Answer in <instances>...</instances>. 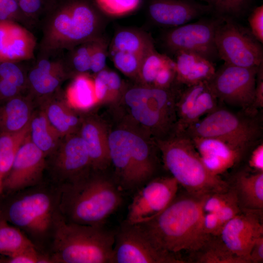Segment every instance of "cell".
Listing matches in <instances>:
<instances>
[{
	"label": "cell",
	"mask_w": 263,
	"mask_h": 263,
	"mask_svg": "<svg viewBox=\"0 0 263 263\" xmlns=\"http://www.w3.org/2000/svg\"><path fill=\"white\" fill-rule=\"evenodd\" d=\"M60 193V187L44 179L35 186L1 194V217L20 229L39 251L46 255L57 224L62 218Z\"/></svg>",
	"instance_id": "1"
},
{
	"label": "cell",
	"mask_w": 263,
	"mask_h": 263,
	"mask_svg": "<svg viewBox=\"0 0 263 263\" xmlns=\"http://www.w3.org/2000/svg\"><path fill=\"white\" fill-rule=\"evenodd\" d=\"M208 195L177 192L161 213L140 225L162 249L181 258L183 252L191 257L212 237L203 227V205Z\"/></svg>",
	"instance_id": "2"
},
{
	"label": "cell",
	"mask_w": 263,
	"mask_h": 263,
	"mask_svg": "<svg viewBox=\"0 0 263 263\" xmlns=\"http://www.w3.org/2000/svg\"><path fill=\"white\" fill-rule=\"evenodd\" d=\"M91 169L60 187V211L67 223L105 225L121 207L123 191L113 175Z\"/></svg>",
	"instance_id": "3"
},
{
	"label": "cell",
	"mask_w": 263,
	"mask_h": 263,
	"mask_svg": "<svg viewBox=\"0 0 263 263\" xmlns=\"http://www.w3.org/2000/svg\"><path fill=\"white\" fill-rule=\"evenodd\" d=\"M115 230L66 222L56 227L46 255L52 263H112Z\"/></svg>",
	"instance_id": "4"
},
{
	"label": "cell",
	"mask_w": 263,
	"mask_h": 263,
	"mask_svg": "<svg viewBox=\"0 0 263 263\" xmlns=\"http://www.w3.org/2000/svg\"><path fill=\"white\" fill-rule=\"evenodd\" d=\"M155 141L165 168L186 192L201 195L229 188L228 182L207 169L189 137L173 132Z\"/></svg>",
	"instance_id": "5"
},
{
	"label": "cell",
	"mask_w": 263,
	"mask_h": 263,
	"mask_svg": "<svg viewBox=\"0 0 263 263\" xmlns=\"http://www.w3.org/2000/svg\"><path fill=\"white\" fill-rule=\"evenodd\" d=\"M176 93L171 89L135 83L127 85L119 103L131 119L129 124L151 138H165L174 132L176 122Z\"/></svg>",
	"instance_id": "6"
},
{
	"label": "cell",
	"mask_w": 263,
	"mask_h": 263,
	"mask_svg": "<svg viewBox=\"0 0 263 263\" xmlns=\"http://www.w3.org/2000/svg\"><path fill=\"white\" fill-rule=\"evenodd\" d=\"M102 13L89 0H62L45 25L43 49L49 52L71 49L101 35Z\"/></svg>",
	"instance_id": "7"
},
{
	"label": "cell",
	"mask_w": 263,
	"mask_h": 263,
	"mask_svg": "<svg viewBox=\"0 0 263 263\" xmlns=\"http://www.w3.org/2000/svg\"><path fill=\"white\" fill-rule=\"evenodd\" d=\"M111 165L122 190L137 189V180L152 168L155 152L151 139L134 126L122 124L109 133Z\"/></svg>",
	"instance_id": "8"
},
{
	"label": "cell",
	"mask_w": 263,
	"mask_h": 263,
	"mask_svg": "<svg viewBox=\"0 0 263 263\" xmlns=\"http://www.w3.org/2000/svg\"><path fill=\"white\" fill-rule=\"evenodd\" d=\"M257 116L218 107L182 133L189 137L218 138L244 153L262 136L263 127Z\"/></svg>",
	"instance_id": "9"
},
{
	"label": "cell",
	"mask_w": 263,
	"mask_h": 263,
	"mask_svg": "<svg viewBox=\"0 0 263 263\" xmlns=\"http://www.w3.org/2000/svg\"><path fill=\"white\" fill-rule=\"evenodd\" d=\"M181 257L160 247L141 225L124 221L115 233L112 263H184Z\"/></svg>",
	"instance_id": "10"
},
{
	"label": "cell",
	"mask_w": 263,
	"mask_h": 263,
	"mask_svg": "<svg viewBox=\"0 0 263 263\" xmlns=\"http://www.w3.org/2000/svg\"><path fill=\"white\" fill-rule=\"evenodd\" d=\"M214 41L218 57L225 64L253 67L263 63L261 43L250 31L234 22L229 16H220Z\"/></svg>",
	"instance_id": "11"
},
{
	"label": "cell",
	"mask_w": 263,
	"mask_h": 263,
	"mask_svg": "<svg viewBox=\"0 0 263 263\" xmlns=\"http://www.w3.org/2000/svg\"><path fill=\"white\" fill-rule=\"evenodd\" d=\"M46 161L45 179L60 187L92 168L86 145L79 132L63 137Z\"/></svg>",
	"instance_id": "12"
},
{
	"label": "cell",
	"mask_w": 263,
	"mask_h": 263,
	"mask_svg": "<svg viewBox=\"0 0 263 263\" xmlns=\"http://www.w3.org/2000/svg\"><path fill=\"white\" fill-rule=\"evenodd\" d=\"M259 66L243 67L224 63L215 71L209 84L219 100L250 114Z\"/></svg>",
	"instance_id": "13"
},
{
	"label": "cell",
	"mask_w": 263,
	"mask_h": 263,
	"mask_svg": "<svg viewBox=\"0 0 263 263\" xmlns=\"http://www.w3.org/2000/svg\"><path fill=\"white\" fill-rule=\"evenodd\" d=\"M178 185L172 176L153 178L136 190L124 221L131 225L150 221L173 200Z\"/></svg>",
	"instance_id": "14"
},
{
	"label": "cell",
	"mask_w": 263,
	"mask_h": 263,
	"mask_svg": "<svg viewBox=\"0 0 263 263\" xmlns=\"http://www.w3.org/2000/svg\"><path fill=\"white\" fill-rule=\"evenodd\" d=\"M220 20V17L202 19L172 28L164 35L163 44L174 54L180 51L192 52L212 62L218 57L214 37Z\"/></svg>",
	"instance_id": "15"
},
{
	"label": "cell",
	"mask_w": 263,
	"mask_h": 263,
	"mask_svg": "<svg viewBox=\"0 0 263 263\" xmlns=\"http://www.w3.org/2000/svg\"><path fill=\"white\" fill-rule=\"evenodd\" d=\"M46 166L45 155L31 142L29 135L2 178V194L11 193L42 182Z\"/></svg>",
	"instance_id": "16"
},
{
	"label": "cell",
	"mask_w": 263,
	"mask_h": 263,
	"mask_svg": "<svg viewBox=\"0 0 263 263\" xmlns=\"http://www.w3.org/2000/svg\"><path fill=\"white\" fill-rule=\"evenodd\" d=\"M262 211L242 210L225 224L219 235L227 249L246 263L254 242L263 236Z\"/></svg>",
	"instance_id": "17"
},
{
	"label": "cell",
	"mask_w": 263,
	"mask_h": 263,
	"mask_svg": "<svg viewBox=\"0 0 263 263\" xmlns=\"http://www.w3.org/2000/svg\"><path fill=\"white\" fill-rule=\"evenodd\" d=\"M213 11L211 6L194 0H150L148 13L155 24L175 27Z\"/></svg>",
	"instance_id": "18"
},
{
	"label": "cell",
	"mask_w": 263,
	"mask_h": 263,
	"mask_svg": "<svg viewBox=\"0 0 263 263\" xmlns=\"http://www.w3.org/2000/svg\"><path fill=\"white\" fill-rule=\"evenodd\" d=\"M207 169L220 176L233 167L244 153L225 141L213 137H190Z\"/></svg>",
	"instance_id": "19"
},
{
	"label": "cell",
	"mask_w": 263,
	"mask_h": 263,
	"mask_svg": "<svg viewBox=\"0 0 263 263\" xmlns=\"http://www.w3.org/2000/svg\"><path fill=\"white\" fill-rule=\"evenodd\" d=\"M33 35L13 20H0V62L19 61L34 56Z\"/></svg>",
	"instance_id": "20"
},
{
	"label": "cell",
	"mask_w": 263,
	"mask_h": 263,
	"mask_svg": "<svg viewBox=\"0 0 263 263\" xmlns=\"http://www.w3.org/2000/svg\"><path fill=\"white\" fill-rule=\"evenodd\" d=\"M79 133L86 145L92 169L105 170L111 165L109 133L105 124L93 115L82 117Z\"/></svg>",
	"instance_id": "21"
},
{
	"label": "cell",
	"mask_w": 263,
	"mask_h": 263,
	"mask_svg": "<svg viewBox=\"0 0 263 263\" xmlns=\"http://www.w3.org/2000/svg\"><path fill=\"white\" fill-rule=\"evenodd\" d=\"M175 81L189 86L208 81L214 75L213 62L192 52L180 51L175 53Z\"/></svg>",
	"instance_id": "22"
},
{
	"label": "cell",
	"mask_w": 263,
	"mask_h": 263,
	"mask_svg": "<svg viewBox=\"0 0 263 263\" xmlns=\"http://www.w3.org/2000/svg\"><path fill=\"white\" fill-rule=\"evenodd\" d=\"M41 109L48 122L62 137L78 132L82 117L78 115L64 99L44 97L42 101Z\"/></svg>",
	"instance_id": "23"
},
{
	"label": "cell",
	"mask_w": 263,
	"mask_h": 263,
	"mask_svg": "<svg viewBox=\"0 0 263 263\" xmlns=\"http://www.w3.org/2000/svg\"><path fill=\"white\" fill-rule=\"evenodd\" d=\"M231 187L241 210L263 211V172L241 171L236 174Z\"/></svg>",
	"instance_id": "24"
},
{
	"label": "cell",
	"mask_w": 263,
	"mask_h": 263,
	"mask_svg": "<svg viewBox=\"0 0 263 263\" xmlns=\"http://www.w3.org/2000/svg\"><path fill=\"white\" fill-rule=\"evenodd\" d=\"M34 112L29 96L19 94L5 100L0 106V132L21 130L30 122Z\"/></svg>",
	"instance_id": "25"
},
{
	"label": "cell",
	"mask_w": 263,
	"mask_h": 263,
	"mask_svg": "<svg viewBox=\"0 0 263 263\" xmlns=\"http://www.w3.org/2000/svg\"><path fill=\"white\" fill-rule=\"evenodd\" d=\"M65 98L76 111H87L98 105L93 76L89 73L75 75L66 90Z\"/></svg>",
	"instance_id": "26"
},
{
	"label": "cell",
	"mask_w": 263,
	"mask_h": 263,
	"mask_svg": "<svg viewBox=\"0 0 263 263\" xmlns=\"http://www.w3.org/2000/svg\"><path fill=\"white\" fill-rule=\"evenodd\" d=\"M154 48L152 38L148 33L138 29L124 28L114 34L109 43V54L123 52L146 55Z\"/></svg>",
	"instance_id": "27"
},
{
	"label": "cell",
	"mask_w": 263,
	"mask_h": 263,
	"mask_svg": "<svg viewBox=\"0 0 263 263\" xmlns=\"http://www.w3.org/2000/svg\"><path fill=\"white\" fill-rule=\"evenodd\" d=\"M29 135L31 142L46 158L55 150L62 138L50 125L41 109L34 112Z\"/></svg>",
	"instance_id": "28"
},
{
	"label": "cell",
	"mask_w": 263,
	"mask_h": 263,
	"mask_svg": "<svg viewBox=\"0 0 263 263\" xmlns=\"http://www.w3.org/2000/svg\"><path fill=\"white\" fill-rule=\"evenodd\" d=\"M198 263H246L225 245L219 236H212L190 257Z\"/></svg>",
	"instance_id": "29"
},
{
	"label": "cell",
	"mask_w": 263,
	"mask_h": 263,
	"mask_svg": "<svg viewBox=\"0 0 263 263\" xmlns=\"http://www.w3.org/2000/svg\"><path fill=\"white\" fill-rule=\"evenodd\" d=\"M32 246H35L20 229L0 217V255L11 257Z\"/></svg>",
	"instance_id": "30"
},
{
	"label": "cell",
	"mask_w": 263,
	"mask_h": 263,
	"mask_svg": "<svg viewBox=\"0 0 263 263\" xmlns=\"http://www.w3.org/2000/svg\"><path fill=\"white\" fill-rule=\"evenodd\" d=\"M29 129L30 122L19 131L0 132V174L3 177L9 170L18 150L29 136Z\"/></svg>",
	"instance_id": "31"
},
{
	"label": "cell",
	"mask_w": 263,
	"mask_h": 263,
	"mask_svg": "<svg viewBox=\"0 0 263 263\" xmlns=\"http://www.w3.org/2000/svg\"><path fill=\"white\" fill-rule=\"evenodd\" d=\"M219 100L207 84L196 99L195 103L185 118L176 125L174 132L182 133L189 126L199 121L203 116L210 113L218 107Z\"/></svg>",
	"instance_id": "32"
},
{
	"label": "cell",
	"mask_w": 263,
	"mask_h": 263,
	"mask_svg": "<svg viewBox=\"0 0 263 263\" xmlns=\"http://www.w3.org/2000/svg\"><path fill=\"white\" fill-rule=\"evenodd\" d=\"M171 60L155 48L150 50L143 59L135 83L152 86L158 72Z\"/></svg>",
	"instance_id": "33"
},
{
	"label": "cell",
	"mask_w": 263,
	"mask_h": 263,
	"mask_svg": "<svg viewBox=\"0 0 263 263\" xmlns=\"http://www.w3.org/2000/svg\"><path fill=\"white\" fill-rule=\"evenodd\" d=\"M27 79L33 93L44 98L56 92L64 78L35 67L30 72Z\"/></svg>",
	"instance_id": "34"
},
{
	"label": "cell",
	"mask_w": 263,
	"mask_h": 263,
	"mask_svg": "<svg viewBox=\"0 0 263 263\" xmlns=\"http://www.w3.org/2000/svg\"><path fill=\"white\" fill-rule=\"evenodd\" d=\"M146 55L115 52L109 54V56L111 57L115 67L119 71L127 77L135 81L143 59Z\"/></svg>",
	"instance_id": "35"
},
{
	"label": "cell",
	"mask_w": 263,
	"mask_h": 263,
	"mask_svg": "<svg viewBox=\"0 0 263 263\" xmlns=\"http://www.w3.org/2000/svg\"><path fill=\"white\" fill-rule=\"evenodd\" d=\"M207 83L208 81H204L187 86L188 88L177 98L176 102V125L182 121L191 111Z\"/></svg>",
	"instance_id": "36"
},
{
	"label": "cell",
	"mask_w": 263,
	"mask_h": 263,
	"mask_svg": "<svg viewBox=\"0 0 263 263\" xmlns=\"http://www.w3.org/2000/svg\"><path fill=\"white\" fill-rule=\"evenodd\" d=\"M95 38L77 45L71 49L70 65L75 75L90 72L93 43Z\"/></svg>",
	"instance_id": "37"
},
{
	"label": "cell",
	"mask_w": 263,
	"mask_h": 263,
	"mask_svg": "<svg viewBox=\"0 0 263 263\" xmlns=\"http://www.w3.org/2000/svg\"><path fill=\"white\" fill-rule=\"evenodd\" d=\"M98 9L105 15L120 17L135 11L141 0H94Z\"/></svg>",
	"instance_id": "38"
},
{
	"label": "cell",
	"mask_w": 263,
	"mask_h": 263,
	"mask_svg": "<svg viewBox=\"0 0 263 263\" xmlns=\"http://www.w3.org/2000/svg\"><path fill=\"white\" fill-rule=\"evenodd\" d=\"M102 71L107 96V103L119 102L127 84L117 73L107 67Z\"/></svg>",
	"instance_id": "39"
},
{
	"label": "cell",
	"mask_w": 263,
	"mask_h": 263,
	"mask_svg": "<svg viewBox=\"0 0 263 263\" xmlns=\"http://www.w3.org/2000/svg\"><path fill=\"white\" fill-rule=\"evenodd\" d=\"M109 43L108 39L100 35L93 43L91 53L90 72L93 75L107 67V58L109 56Z\"/></svg>",
	"instance_id": "40"
},
{
	"label": "cell",
	"mask_w": 263,
	"mask_h": 263,
	"mask_svg": "<svg viewBox=\"0 0 263 263\" xmlns=\"http://www.w3.org/2000/svg\"><path fill=\"white\" fill-rule=\"evenodd\" d=\"M235 202L238 203L236 193L230 186L226 191L209 194L204 202L203 210L205 213L217 212L225 206Z\"/></svg>",
	"instance_id": "41"
},
{
	"label": "cell",
	"mask_w": 263,
	"mask_h": 263,
	"mask_svg": "<svg viewBox=\"0 0 263 263\" xmlns=\"http://www.w3.org/2000/svg\"><path fill=\"white\" fill-rule=\"evenodd\" d=\"M0 78L12 83L23 90L27 84V77L15 62H0Z\"/></svg>",
	"instance_id": "42"
},
{
	"label": "cell",
	"mask_w": 263,
	"mask_h": 263,
	"mask_svg": "<svg viewBox=\"0 0 263 263\" xmlns=\"http://www.w3.org/2000/svg\"><path fill=\"white\" fill-rule=\"evenodd\" d=\"M6 263H52L49 257L34 246L29 247L11 257Z\"/></svg>",
	"instance_id": "43"
},
{
	"label": "cell",
	"mask_w": 263,
	"mask_h": 263,
	"mask_svg": "<svg viewBox=\"0 0 263 263\" xmlns=\"http://www.w3.org/2000/svg\"><path fill=\"white\" fill-rule=\"evenodd\" d=\"M175 62L171 60L158 72L152 86L161 89H169L175 81Z\"/></svg>",
	"instance_id": "44"
},
{
	"label": "cell",
	"mask_w": 263,
	"mask_h": 263,
	"mask_svg": "<svg viewBox=\"0 0 263 263\" xmlns=\"http://www.w3.org/2000/svg\"><path fill=\"white\" fill-rule=\"evenodd\" d=\"M250 32L261 43L263 42V5L256 7L250 13L248 18Z\"/></svg>",
	"instance_id": "45"
},
{
	"label": "cell",
	"mask_w": 263,
	"mask_h": 263,
	"mask_svg": "<svg viewBox=\"0 0 263 263\" xmlns=\"http://www.w3.org/2000/svg\"><path fill=\"white\" fill-rule=\"evenodd\" d=\"M263 108V65L261 63L258 68L256 77L254 98L249 111L252 115H258L259 109Z\"/></svg>",
	"instance_id": "46"
},
{
	"label": "cell",
	"mask_w": 263,
	"mask_h": 263,
	"mask_svg": "<svg viewBox=\"0 0 263 263\" xmlns=\"http://www.w3.org/2000/svg\"><path fill=\"white\" fill-rule=\"evenodd\" d=\"M203 227L205 232L211 236L220 235L223 227L217 214L215 212L205 213Z\"/></svg>",
	"instance_id": "47"
},
{
	"label": "cell",
	"mask_w": 263,
	"mask_h": 263,
	"mask_svg": "<svg viewBox=\"0 0 263 263\" xmlns=\"http://www.w3.org/2000/svg\"><path fill=\"white\" fill-rule=\"evenodd\" d=\"M20 14L17 0H0V20H12Z\"/></svg>",
	"instance_id": "48"
},
{
	"label": "cell",
	"mask_w": 263,
	"mask_h": 263,
	"mask_svg": "<svg viewBox=\"0 0 263 263\" xmlns=\"http://www.w3.org/2000/svg\"><path fill=\"white\" fill-rule=\"evenodd\" d=\"M36 67L42 71L56 75L64 78L67 76L64 65L58 61L42 59L39 60Z\"/></svg>",
	"instance_id": "49"
},
{
	"label": "cell",
	"mask_w": 263,
	"mask_h": 263,
	"mask_svg": "<svg viewBox=\"0 0 263 263\" xmlns=\"http://www.w3.org/2000/svg\"><path fill=\"white\" fill-rule=\"evenodd\" d=\"M45 1V0H18V3L23 14L33 16L40 11Z\"/></svg>",
	"instance_id": "50"
},
{
	"label": "cell",
	"mask_w": 263,
	"mask_h": 263,
	"mask_svg": "<svg viewBox=\"0 0 263 263\" xmlns=\"http://www.w3.org/2000/svg\"><path fill=\"white\" fill-rule=\"evenodd\" d=\"M21 91L10 81L0 78V101H5L19 95Z\"/></svg>",
	"instance_id": "51"
},
{
	"label": "cell",
	"mask_w": 263,
	"mask_h": 263,
	"mask_svg": "<svg viewBox=\"0 0 263 263\" xmlns=\"http://www.w3.org/2000/svg\"><path fill=\"white\" fill-rule=\"evenodd\" d=\"M249 166L255 172H263V144H258L253 150L248 161Z\"/></svg>",
	"instance_id": "52"
},
{
	"label": "cell",
	"mask_w": 263,
	"mask_h": 263,
	"mask_svg": "<svg viewBox=\"0 0 263 263\" xmlns=\"http://www.w3.org/2000/svg\"><path fill=\"white\" fill-rule=\"evenodd\" d=\"M237 202L230 204L216 213L224 226L230 219L241 212Z\"/></svg>",
	"instance_id": "53"
},
{
	"label": "cell",
	"mask_w": 263,
	"mask_h": 263,
	"mask_svg": "<svg viewBox=\"0 0 263 263\" xmlns=\"http://www.w3.org/2000/svg\"><path fill=\"white\" fill-rule=\"evenodd\" d=\"M249 263L263 262V236L260 237L254 242L248 256Z\"/></svg>",
	"instance_id": "54"
},
{
	"label": "cell",
	"mask_w": 263,
	"mask_h": 263,
	"mask_svg": "<svg viewBox=\"0 0 263 263\" xmlns=\"http://www.w3.org/2000/svg\"><path fill=\"white\" fill-rule=\"evenodd\" d=\"M212 7L213 11L220 16L231 17V10L228 0H203Z\"/></svg>",
	"instance_id": "55"
},
{
	"label": "cell",
	"mask_w": 263,
	"mask_h": 263,
	"mask_svg": "<svg viewBox=\"0 0 263 263\" xmlns=\"http://www.w3.org/2000/svg\"><path fill=\"white\" fill-rule=\"evenodd\" d=\"M231 16H238L245 12L249 7L252 0H228Z\"/></svg>",
	"instance_id": "56"
},
{
	"label": "cell",
	"mask_w": 263,
	"mask_h": 263,
	"mask_svg": "<svg viewBox=\"0 0 263 263\" xmlns=\"http://www.w3.org/2000/svg\"><path fill=\"white\" fill-rule=\"evenodd\" d=\"M2 193V178H0V194Z\"/></svg>",
	"instance_id": "57"
},
{
	"label": "cell",
	"mask_w": 263,
	"mask_h": 263,
	"mask_svg": "<svg viewBox=\"0 0 263 263\" xmlns=\"http://www.w3.org/2000/svg\"><path fill=\"white\" fill-rule=\"evenodd\" d=\"M1 217V210H0V218Z\"/></svg>",
	"instance_id": "58"
},
{
	"label": "cell",
	"mask_w": 263,
	"mask_h": 263,
	"mask_svg": "<svg viewBox=\"0 0 263 263\" xmlns=\"http://www.w3.org/2000/svg\"><path fill=\"white\" fill-rule=\"evenodd\" d=\"M0 178H3V177L2 176H1L0 174Z\"/></svg>",
	"instance_id": "59"
},
{
	"label": "cell",
	"mask_w": 263,
	"mask_h": 263,
	"mask_svg": "<svg viewBox=\"0 0 263 263\" xmlns=\"http://www.w3.org/2000/svg\"><path fill=\"white\" fill-rule=\"evenodd\" d=\"M17 0L18 1V0Z\"/></svg>",
	"instance_id": "60"
}]
</instances>
